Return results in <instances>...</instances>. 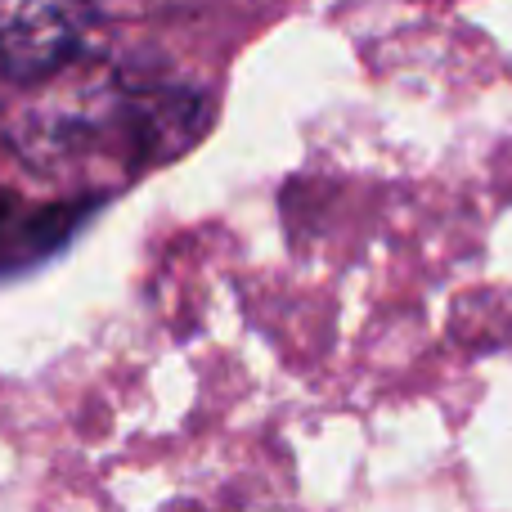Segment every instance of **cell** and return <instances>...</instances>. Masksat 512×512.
I'll return each instance as SVG.
<instances>
[{
  "mask_svg": "<svg viewBox=\"0 0 512 512\" xmlns=\"http://www.w3.org/2000/svg\"><path fill=\"white\" fill-rule=\"evenodd\" d=\"M90 0H0V68L14 81H50L86 45Z\"/></svg>",
  "mask_w": 512,
  "mask_h": 512,
  "instance_id": "6da1fadb",
  "label": "cell"
},
{
  "mask_svg": "<svg viewBox=\"0 0 512 512\" xmlns=\"http://www.w3.org/2000/svg\"><path fill=\"white\" fill-rule=\"evenodd\" d=\"M149 5H158V0H90V9H99V14H144Z\"/></svg>",
  "mask_w": 512,
  "mask_h": 512,
  "instance_id": "7a4b0ae2",
  "label": "cell"
}]
</instances>
